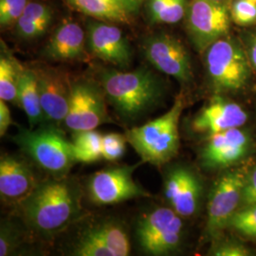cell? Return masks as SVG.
I'll return each instance as SVG.
<instances>
[{
    "mask_svg": "<svg viewBox=\"0 0 256 256\" xmlns=\"http://www.w3.org/2000/svg\"><path fill=\"white\" fill-rule=\"evenodd\" d=\"M16 209L27 228L41 236H54L80 218L82 190L70 178L52 176L38 183Z\"/></svg>",
    "mask_w": 256,
    "mask_h": 256,
    "instance_id": "obj_1",
    "label": "cell"
},
{
    "mask_svg": "<svg viewBox=\"0 0 256 256\" xmlns=\"http://www.w3.org/2000/svg\"><path fill=\"white\" fill-rule=\"evenodd\" d=\"M98 82L106 101L124 120H136L160 106L164 97L162 80L146 68L131 72L100 70Z\"/></svg>",
    "mask_w": 256,
    "mask_h": 256,
    "instance_id": "obj_2",
    "label": "cell"
},
{
    "mask_svg": "<svg viewBox=\"0 0 256 256\" xmlns=\"http://www.w3.org/2000/svg\"><path fill=\"white\" fill-rule=\"evenodd\" d=\"M184 101L182 95L178 96L172 108L164 115L126 132L128 144L142 162L160 166L176 156L180 149L178 124L185 106Z\"/></svg>",
    "mask_w": 256,
    "mask_h": 256,
    "instance_id": "obj_3",
    "label": "cell"
},
{
    "mask_svg": "<svg viewBox=\"0 0 256 256\" xmlns=\"http://www.w3.org/2000/svg\"><path fill=\"white\" fill-rule=\"evenodd\" d=\"M204 64L210 88L214 94L244 90L254 70L240 39L230 34L212 43L204 52Z\"/></svg>",
    "mask_w": 256,
    "mask_h": 256,
    "instance_id": "obj_4",
    "label": "cell"
},
{
    "mask_svg": "<svg viewBox=\"0 0 256 256\" xmlns=\"http://www.w3.org/2000/svg\"><path fill=\"white\" fill-rule=\"evenodd\" d=\"M12 140L40 169L54 178L66 176L77 162L72 142L54 124L19 128Z\"/></svg>",
    "mask_w": 256,
    "mask_h": 256,
    "instance_id": "obj_5",
    "label": "cell"
},
{
    "mask_svg": "<svg viewBox=\"0 0 256 256\" xmlns=\"http://www.w3.org/2000/svg\"><path fill=\"white\" fill-rule=\"evenodd\" d=\"M182 218L170 207H156L142 214L136 224L140 247L151 256L174 252L182 241Z\"/></svg>",
    "mask_w": 256,
    "mask_h": 256,
    "instance_id": "obj_6",
    "label": "cell"
},
{
    "mask_svg": "<svg viewBox=\"0 0 256 256\" xmlns=\"http://www.w3.org/2000/svg\"><path fill=\"white\" fill-rule=\"evenodd\" d=\"M228 2L190 0L184 18L185 27L198 52L204 54L212 43L229 36L232 22Z\"/></svg>",
    "mask_w": 256,
    "mask_h": 256,
    "instance_id": "obj_7",
    "label": "cell"
},
{
    "mask_svg": "<svg viewBox=\"0 0 256 256\" xmlns=\"http://www.w3.org/2000/svg\"><path fill=\"white\" fill-rule=\"evenodd\" d=\"M106 102L99 82L84 79L74 81L64 126L75 133L94 130L104 124L112 122L106 108Z\"/></svg>",
    "mask_w": 256,
    "mask_h": 256,
    "instance_id": "obj_8",
    "label": "cell"
},
{
    "mask_svg": "<svg viewBox=\"0 0 256 256\" xmlns=\"http://www.w3.org/2000/svg\"><path fill=\"white\" fill-rule=\"evenodd\" d=\"M131 244L126 225L108 218L86 227L77 238L72 254L76 256H128Z\"/></svg>",
    "mask_w": 256,
    "mask_h": 256,
    "instance_id": "obj_9",
    "label": "cell"
},
{
    "mask_svg": "<svg viewBox=\"0 0 256 256\" xmlns=\"http://www.w3.org/2000/svg\"><path fill=\"white\" fill-rule=\"evenodd\" d=\"M136 168L137 165H116L94 173L88 182L90 200L97 205H114L149 196V192L134 180Z\"/></svg>",
    "mask_w": 256,
    "mask_h": 256,
    "instance_id": "obj_10",
    "label": "cell"
},
{
    "mask_svg": "<svg viewBox=\"0 0 256 256\" xmlns=\"http://www.w3.org/2000/svg\"><path fill=\"white\" fill-rule=\"evenodd\" d=\"M142 54L156 70L189 84L194 78L191 57L182 42L172 34L160 32L146 37Z\"/></svg>",
    "mask_w": 256,
    "mask_h": 256,
    "instance_id": "obj_11",
    "label": "cell"
},
{
    "mask_svg": "<svg viewBox=\"0 0 256 256\" xmlns=\"http://www.w3.org/2000/svg\"><path fill=\"white\" fill-rule=\"evenodd\" d=\"M86 46L90 54L120 68H128L133 52L126 36L114 23L94 19L86 25Z\"/></svg>",
    "mask_w": 256,
    "mask_h": 256,
    "instance_id": "obj_12",
    "label": "cell"
},
{
    "mask_svg": "<svg viewBox=\"0 0 256 256\" xmlns=\"http://www.w3.org/2000/svg\"><path fill=\"white\" fill-rule=\"evenodd\" d=\"M246 178L240 171L227 172L214 185L207 206L208 234H216L229 225L230 220L242 202Z\"/></svg>",
    "mask_w": 256,
    "mask_h": 256,
    "instance_id": "obj_13",
    "label": "cell"
},
{
    "mask_svg": "<svg viewBox=\"0 0 256 256\" xmlns=\"http://www.w3.org/2000/svg\"><path fill=\"white\" fill-rule=\"evenodd\" d=\"M34 70L46 120L59 126L64 122L68 111L72 81L64 70L57 68L41 66Z\"/></svg>",
    "mask_w": 256,
    "mask_h": 256,
    "instance_id": "obj_14",
    "label": "cell"
},
{
    "mask_svg": "<svg viewBox=\"0 0 256 256\" xmlns=\"http://www.w3.org/2000/svg\"><path fill=\"white\" fill-rule=\"evenodd\" d=\"M250 147V138L241 128H232L207 137L200 151V162L207 169L227 168L241 160Z\"/></svg>",
    "mask_w": 256,
    "mask_h": 256,
    "instance_id": "obj_15",
    "label": "cell"
},
{
    "mask_svg": "<svg viewBox=\"0 0 256 256\" xmlns=\"http://www.w3.org/2000/svg\"><path fill=\"white\" fill-rule=\"evenodd\" d=\"M165 200L182 218H191L200 208L202 185L198 176L186 166H176L165 176Z\"/></svg>",
    "mask_w": 256,
    "mask_h": 256,
    "instance_id": "obj_16",
    "label": "cell"
},
{
    "mask_svg": "<svg viewBox=\"0 0 256 256\" xmlns=\"http://www.w3.org/2000/svg\"><path fill=\"white\" fill-rule=\"evenodd\" d=\"M247 120V112L240 104L214 94L192 119V128L196 133L208 137L232 128H242Z\"/></svg>",
    "mask_w": 256,
    "mask_h": 256,
    "instance_id": "obj_17",
    "label": "cell"
},
{
    "mask_svg": "<svg viewBox=\"0 0 256 256\" xmlns=\"http://www.w3.org/2000/svg\"><path fill=\"white\" fill-rule=\"evenodd\" d=\"M86 34L72 19H64L55 28L42 50V56L54 62L86 61Z\"/></svg>",
    "mask_w": 256,
    "mask_h": 256,
    "instance_id": "obj_18",
    "label": "cell"
},
{
    "mask_svg": "<svg viewBox=\"0 0 256 256\" xmlns=\"http://www.w3.org/2000/svg\"><path fill=\"white\" fill-rule=\"evenodd\" d=\"M38 183L32 167L23 158L1 156L0 196L4 203L16 206L34 190Z\"/></svg>",
    "mask_w": 256,
    "mask_h": 256,
    "instance_id": "obj_19",
    "label": "cell"
},
{
    "mask_svg": "<svg viewBox=\"0 0 256 256\" xmlns=\"http://www.w3.org/2000/svg\"><path fill=\"white\" fill-rule=\"evenodd\" d=\"M70 8L92 18L129 25L132 14L122 0H63Z\"/></svg>",
    "mask_w": 256,
    "mask_h": 256,
    "instance_id": "obj_20",
    "label": "cell"
},
{
    "mask_svg": "<svg viewBox=\"0 0 256 256\" xmlns=\"http://www.w3.org/2000/svg\"><path fill=\"white\" fill-rule=\"evenodd\" d=\"M18 106L27 115L30 128L46 122L42 108L36 70L24 68L18 88Z\"/></svg>",
    "mask_w": 256,
    "mask_h": 256,
    "instance_id": "obj_21",
    "label": "cell"
},
{
    "mask_svg": "<svg viewBox=\"0 0 256 256\" xmlns=\"http://www.w3.org/2000/svg\"><path fill=\"white\" fill-rule=\"evenodd\" d=\"M52 18L54 12L48 4L32 0L18 20L16 32L24 40H34L46 32Z\"/></svg>",
    "mask_w": 256,
    "mask_h": 256,
    "instance_id": "obj_22",
    "label": "cell"
},
{
    "mask_svg": "<svg viewBox=\"0 0 256 256\" xmlns=\"http://www.w3.org/2000/svg\"><path fill=\"white\" fill-rule=\"evenodd\" d=\"M24 66L8 52L1 42L0 54V100L18 106V88Z\"/></svg>",
    "mask_w": 256,
    "mask_h": 256,
    "instance_id": "obj_23",
    "label": "cell"
},
{
    "mask_svg": "<svg viewBox=\"0 0 256 256\" xmlns=\"http://www.w3.org/2000/svg\"><path fill=\"white\" fill-rule=\"evenodd\" d=\"M190 0H146L147 18L152 24L173 25L185 18Z\"/></svg>",
    "mask_w": 256,
    "mask_h": 256,
    "instance_id": "obj_24",
    "label": "cell"
},
{
    "mask_svg": "<svg viewBox=\"0 0 256 256\" xmlns=\"http://www.w3.org/2000/svg\"><path fill=\"white\" fill-rule=\"evenodd\" d=\"M102 137L96 129L74 133L72 142L76 162L94 164L102 160Z\"/></svg>",
    "mask_w": 256,
    "mask_h": 256,
    "instance_id": "obj_25",
    "label": "cell"
},
{
    "mask_svg": "<svg viewBox=\"0 0 256 256\" xmlns=\"http://www.w3.org/2000/svg\"><path fill=\"white\" fill-rule=\"evenodd\" d=\"M27 236L26 230L12 220H1L0 256H14Z\"/></svg>",
    "mask_w": 256,
    "mask_h": 256,
    "instance_id": "obj_26",
    "label": "cell"
},
{
    "mask_svg": "<svg viewBox=\"0 0 256 256\" xmlns=\"http://www.w3.org/2000/svg\"><path fill=\"white\" fill-rule=\"evenodd\" d=\"M230 14L232 24L247 28L256 26V2L252 0H229Z\"/></svg>",
    "mask_w": 256,
    "mask_h": 256,
    "instance_id": "obj_27",
    "label": "cell"
},
{
    "mask_svg": "<svg viewBox=\"0 0 256 256\" xmlns=\"http://www.w3.org/2000/svg\"><path fill=\"white\" fill-rule=\"evenodd\" d=\"M128 140L126 135L119 133H108L102 137V156L108 162H117L126 151Z\"/></svg>",
    "mask_w": 256,
    "mask_h": 256,
    "instance_id": "obj_28",
    "label": "cell"
},
{
    "mask_svg": "<svg viewBox=\"0 0 256 256\" xmlns=\"http://www.w3.org/2000/svg\"><path fill=\"white\" fill-rule=\"evenodd\" d=\"M32 0H0V26L2 30L14 27L19 18Z\"/></svg>",
    "mask_w": 256,
    "mask_h": 256,
    "instance_id": "obj_29",
    "label": "cell"
},
{
    "mask_svg": "<svg viewBox=\"0 0 256 256\" xmlns=\"http://www.w3.org/2000/svg\"><path fill=\"white\" fill-rule=\"evenodd\" d=\"M228 226L246 236L256 239V205L238 210L230 220Z\"/></svg>",
    "mask_w": 256,
    "mask_h": 256,
    "instance_id": "obj_30",
    "label": "cell"
},
{
    "mask_svg": "<svg viewBox=\"0 0 256 256\" xmlns=\"http://www.w3.org/2000/svg\"><path fill=\"white\" fill-rule=\"evenodd\" d=\"M239 39L245 48L254 72H256V26L244 28Z\"/></svg>",
    "mask_w": 256,
    "mask_h": 256,
    "instance_id": "obj_31",
    "label": "cell"
},
{
    "mask_svg": "<svg viewBox=\"0 0 256 256\" xmlns=\"http://www.w3.org/2000/svg\"><path fill=\"white\" fill-rule=\"evenodd\" d=\"M250 254L248 248L234 242L221 244L212 252V256H248Z\"/></svg>",
    "mask_w": 256,
    "mask_h": 256,
    "instance_id": "obj_32",
    "label": "cell"
},
{
    "mask_svg": "<svg viewBox=\"0 0 256 256\" xmlns=\"http://www.w3.org/2000/svg\"><path fill=\"white\" fill-rule=\"evenodd\" d=\"M242 202L246 206L256 205V166L246 178L242 194Z\"/></svg>",
    "mask_w": 256,
    "mask_h": 256,
    "instance_id": "obj_33",
    "label": "cell"
},
{
    "mask_svg": "<svg viewBox=\"0 0 256 256\" xmlns=\"http://www.w3.org/2000/svg\"><path fill=\"white\" fill-rule=\"evenodd\" d=\"M12 124V118L7 106V102L0 100V136L6 135L8 129Z\"/></svg>",
    "mask_w": 256,
    "mask_h": 256,
    "instance_id": "obj_34",
    "label": "cell"
},
{
    "mask_svg": "<svg viewBox=\"0 0 256 256\" xmlns=\"http://www.w3.org/2000/svg\"><path fill=\"white\" fill-rule=\"evenodd\" d=\"M146 0H130L129 5H128V10L130 14H134L138 12V10L140 9V5Z\"/></svg>",
    "mask_w": 256,
    "mask_h": 256,
    "instance_id": "obj_35",
    "label": "cell"
},
{
    "mask_svg": "<svg viewBox=\"0 0 256 256\" xmlns=\"http://www.w3.org/2000/svg\"><path fill=\"white\" fill-rule=\"evenodd\" d=\"M124 1V5H126V9L128 10V5H129V2H130V0H122ZM129 12V10H128Z\"/></svg>",
    "mask_w": 256,
    "mask_h": 256,
    "instance_id": "obj_36",
    "label": "cell"
},
{
    "mask_svg": "<svg viewBox=\"0 0 256 256\" xmlns=\"http://www.w3.org/2000/svg\"><path fill=\"white\" fill-rule=\"evenodd\" d=\"M214 1H216V2H228L229 0H214Z\"/></svg>",
    "mask_w": 256,
    "mask_h": 256,
    "instance_id": "obj_37",
    "label": "cell"
},
{
    "mask_svg": "<svg viewBox=\"0 0 256 256\" xmlns=\"http://www.w3.org/2000/svg\"><path fill=\"white\" fill-rule=\"evenodd\" d=\"M252 1H254V2H256V0H252Z\"/></svg>",
    "mask_w": 256,
    "mask_h": 256,
    "instance_id": "obj_38",
    "label": "cell"
}]
</instances>
